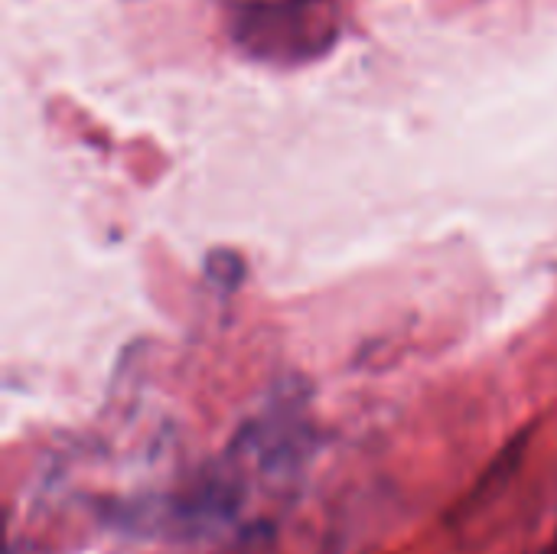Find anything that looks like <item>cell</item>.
Returning a JSON list of instances; mask_svg holds the SVG:
<instances>
[]
</instances>
